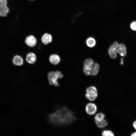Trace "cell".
<instances>
[{
  "instance_id": "obj_11",
  "label": "cell",
  "mask_w": 136,
  "mask_h": 136,
  "mask_svg": "<svg viewBox=\"0 0 136 136\" xmlns=\"http://www.w3.org/2000/svg\"><path fill=\"white\" fill-rule=\"evenodd\" d=\"M12 61L14 65L17 66H22L24 63L23 58L21 55H14L12 58Z\"/></svg>"
},
{
  "instance_id": "obj_10",
  "label": "cell",
  "mask_w": 136,
  "mask_h": 136,
  "mask_svg": "<svg viewBox=\"0 0 136 136\" xmlns=\"http://www.w3.org/2000/svg\"><path fill=\"white\" fill-rule=\"evenodd\" d=\"M41 41L44 45H47L53 41L52 36L51 34L48 33H44L41 37Z\"/></svg>"
},
{
  "instance_id": "obj_23",
  "label": "cell",
  "mask_w": 136,
  "mask_h": 136,
  "mask_svg": "<svg viewBox=\"0 0 136 136\" xmlns=\"http://www.w3.org/2000/svg\"><path fill=\"white\" fill-rule=\"evenodd\" d=\"M123 58H121V62H120V64H123Z\"/></svg>"
},
{
  "instance_id": "obj_1",
  "label": "cell",
  "mask_w": 136,
  "mask_h": 136,
  "mask_svg": "<svg viewBox=\"0 0 136 136\" xmlns=\"http://www.w3.org/2000/svg\"><path fill=\"white\" fill-rule=\"evenodd\" d=\"M49 121L51 123L58 126L70 124L77 118L74 115L73 112L66 106L57 109L54 112L48 116Z\"/></svg>"
},
{
  "instance_id": "obj_22",
  "label": "cell",
  "mask_w": 136,
  "mask_h": 136,
  "mask_svg": "<svg viewBox=\"0 0 136 136\" xmlns=\"http://www.w3.org/2000/svg\"><path fill=\"white\" fill-rule=\"evenodd\" d=\"M131 136H136V132L132 133L131 135Z\"/></svg>"
},
{
  "instance_id": "obj_18",
  "label": "cell",
  "mask_w": 136,
  "mask_h": 136,
  "mask_svg": "<svg viewBox=\"0 0 136 136\" xmlns=\"http://www.w3.org/2000/svg\"><path fill=\"white\" fill-rule=\"evenodd\" d=\"M101 135L103 136H114V134L113 132L110 130H103Z\"/></svg>"
},
{
  "instance_id": "obj_6",
  "label": "cell",
  "mask_w": 136,
  "mask_h": 136,
  "mask_svg": "<svg viewBox=\"0 0 136 136\" xmlns=\"http://www.w3.org/2000/svg\"><path fill=\"white\" fill-rule=\"evenodd\" d=\"M97 110L96 105L94 103H90L87 104L85 106V110L88 115H92L95 114Z\"/></svg>"
},
{
  "instance_id": "obj_9",
  "label": "cell",
  "mask_w": 136,
  "mask_h": 136,
  "mask_svg": "<svg viewBox=\"0 0 136 136\" xmlns=\"http://www.w3.org/2000/svg\"><path fill=\"white\" fill-rule=\"evenodd\" d=\"M50 62L54 65L59 64L61 61V58L60 56L56 53H53L50 54L49 57Z\"/></svg>"
},
{
  "instance_id": "obj_20",
  "label": "cell",
  "mask_w": 136,
  "mask_h": 136,
  "mask_svg": "<svg viewBox=\"0 0 136 136\" xmlns=\"http://www.w3.org/2000/svg\"><path fill=\"white\" fill-rule=\"evenodd\" d=\"M130 27L131 29L136 31V21L132 22L130 24Z\"/></svg>"
},
{
  "instance_id": "obj_4",
  "label": "cell",
  "mask_w": 136,
  "mask_h": 136,
  "mask_svg": "<svg viewBox=\"0 0 136 136\" xmlns=\"http://www.w3.org/2000/svg\"><path fill=\"white\" fill-rule=\"evenodd\" d=\"M7 0H0V16L2 17L6 16L9 12L7 6Z\"/></svg>"
},
{
  "instance_id": "obj_5",
  "label": "cell",
  "mask_w": 136,
  "mask_h": 136,
  "mask_svg": "<svg viewBox=\"0 0 136 136\" xmlns=\"http://www.w3.org/2000/svg\"><path fill=\"white\" fill-rule=\"evenodd\" d=\"M38 40L36 38L32 35L27 36L24 40V43L28 47L32 48L35 47L37 45Z\"/></svg>"
},
{
  "instance_id": "obj_14",
  "label": "cell",
  "mask_w": 136,
  "mask_h": 136,
  "mask_svg": "<svg viewBox=\"0 0 136 136\" xmlns=\"http://www.w3.org/2000/svg\"><path fill=\"white\" fill-rule=\"evenodd\" d=\"M86 93L90 94H93L97 93V90L96 87L94 86H90L87 87L86 90Z\"/></svg>"
},
{
  "instance_id": "obj_2",
  "label": "cell",
  "mask_w": 136,
  "mask_h": 136,
  "mask_svg": "<svg viewBox=\"0 0 136 136\" xmlns=\"http://www.w3.org/2000/svg\"><path fill=\"white\" fill-rule=\"evenodd\" d=\"M64 76L63 73L60 71L56 70L49 71L47 74V78L49 84L56 87L59 86V84L58 80L62 78Z\"/></svg>"
},
{
  "instance_id": "obj_24",
  "label": "cell",
  "mask_w": 136,
  "mask_h": 136,
  "mask_svg": "<svg viewBox=\"0 0 136 136\" xmlns=\"http://www.w3.org/2000/svg\"><path fill=\"white\" fill-rule=\"evenodd\" d=\"M28 0L30 1H34V0Z\"/></svg>"
},
{
  "instance_id": "obj_19",
  "label": "cell",
  "mask_w": 136,
  "mask_h": 136,
  "mask_svg": "<svg viewBox=\"0 0 136 136\" xmlns=\"http://www.w3.org/2000/svg\"><path fill=\"white\" fill-rule=\"evenodd\" d=\"M94 64L93 60L91 58H88L84 61V66H88L92 65Z\"/></svg>"
},
{
  "instance_id": "obj_15",
  "label": "cell",
  "mask_w": 136,
  "mask_h": 136,
  "mask_svg": "<svg viewBox=\"0 0 136 136\" xmlns=\"http://www.w3.org/2000/svg\"><path fill=\"white\" fill-rule=\"evenodd\" d=\"M86 44L88 46L90 47H92L95 46L96 42L95 39L92 37L88 38L86 40Z\"/></svg>"
},
{
  "instance_id": "obj_16",
  "label": "cell",
  "mask_w": 136,
  "mask_h": 136,
  "mask_svg": "<svg viewBox=\"0 0 136 136\" xmlns=\"http://www.w3.org/2000/svg\"><path fill=\"white\" fill-rule=\"evenodd\" d=\"M105 117V114L103 113L99 112L97 114L94 118L95 122L100 121L104 119Z\"/></svg>"
},
{
  "instance_id": "obj_7",
  "label": "cell",
  "mask_w": 136,
  "mask_h": 136,
  "mask_svg": "<svg viewBox=\"0 0 136 136\" xmlns=\"http://www.w3.org/2000/svg\"><path fill=\"white\" fill-rule=\"evenodd\" d=\"M37 59L36 54L32 52H28L25 55V60L29 64H34L37 61Z\"/></svg>"
},
{
  "instance_id": "obj_8",
  "label": "cell",
  "mask_w": 136,
  "mask_h": 136,
  "mask_svg": "<svg viewBox=\"0 0 136 136\" xmlns=\"http://www.w3.org/2000/svg\"><path fill=\"white\" fill-rule=\"evenodd\" d=\"M119 44L117 42L115 41L109 48V54L110 57L112 59H115L117 57V53L116 48Z\"/></svg>"
},
{
  "instance_id": "obj_12",
  "label": "cell",
  "mask_w": 136,
  "mask_h": 136,
  "mask_svg": "<svg viewBox=\"0 0 136 136\" xmlns=\"http://www.w3.org/2000/svg\"><path fill=\"white\" fill-rule=\"evenodd\" d=\"M116 50L117 53H119L121 56H124L126 55L127 53L126 48L123 44H119Z\"/></svg>"
},
{
  "instance_id": "obj_13",
  "label": "cell",
  "mask_w": 136,
  "mask_h": 136,
  "mask_svg": "<svg viewBox=\"0 0 136 136\" xmlns=\"http://www.w3.org/2000/svg\"><path fill=\"white\" fill-rule=\"evenodd\" d=\"M96 126L99 128H102L107 126L108 124L107 120L104 119L100 121L95 122Z\"/></svg>"
},
{
  "instance_id": "obj_21",
  "label": "cell",
  "mask_w": 136,
  "mask_h": 136,
  "mask_svg": "<svg viewBox=\"0 0 136 136\" xmlns=\"http://www.w3.org/2000/svg\"><path fill=\"white\" fill-rule=\"evenodd\" d=\"M133 125L134 128L136 129V120L133 122Z\"/></svg>"
},
{
  "instance_id": "obj_17",
  "label": "cell",
  "mask_w": 136,
  "mask_h": 136,
  "mask_svg": "<svg viewBox=\"0 0 136 136\" xmlns=\"http://www.w3.org/2000/svg\"><path fill=\"white\" fill-rule=\"evenodd\" d=\"M98 95V93L90 94L86 93L85 94L86 98L88 100L91 101L94 100L97 97Z\"/></svg>"
},
{
  "instance_id": "obj_3",
  "label": "cell",
  "mask_w": 136,
  "mask_h": 136,
  "mask_svg": "<svg viewBox=\"0 0 136 136\" xmlns=\"http://www.w3.org/2000/svg\"><path fill=\"white\" fill-rule=\"evenodd\" d=\"M99 65L97 63H95L92 65L83 67V71L86 75H95L99 71Z\"/></svg>"
}]
</instances>
